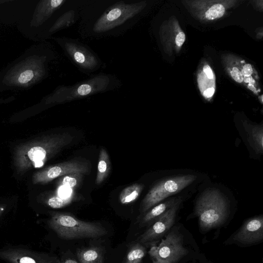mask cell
Returning <instances> with one entry per match:
<instances>
[{"label": "cell", "instance_id": "d4e9b609", "mask_svg": "<svg viewBox=\"0 0 263 263\" xmlns=\"http://www.w3.org/2000/svg\"><path fill=\"white\" fill-rule=\"evenodd\" d=\"M232 78L237 82L241 83L243 81V76L241 71L235 67H234L231 71Z\"/></svg>", "mask_w": 263, "mask_h": 263}, {"label": "cell", "instance_id": "277c9868", "mask_svg": "<svg viewBox=\"0 0 263 263\" xmlns=\"http://www.w3.org/2000/svg\"><path fill=\"white\" fill-rule=\"evenodd\" d=\"M46 57L31 55L12 67L4 76L3 82L8 86L29 87L41 80L46 72Z\"/></svg>", "mask_w": 263, "mask_h": 263}, {"label": "cell", "instance_id": "4316f807", "mask_svg": "<svg viewBox=\"0 0 263 263\" xmlns=\"http://www.w3.org/2000/svg\"><path fill=\"white\" fill-rule=\"evenodd\" d=\"M241 72L243 76H251L253 72L252 66L249 64L245 65Z\"/></svg>", "mask_w": 263, "mask_h": 263}, {"label": "cell", "instance_id": "3957f363", "mask_svg": "<svg viewBox=\"0 0 263 263\" xmlns=\"http://www.w3.org/2000/svg\"><path fill=\"white\" fill-rule=\"evenodd\" d=\"M227 203L217 190L205 192L197 202L195 212L202 229L208 230L221 224L228 214Z\"/></svg>", "mask_w": 263, "mask_h": 263}, {"label": "cell", "instance_id": "4fadbf2b", "mask_svg": "<svg viewBox=\"0 0 263 263\" xmlns=\"http://www.w3.org/2000/svg\"><path fill=\"white\" fill-rule=\"evenodd\" d=\"M263 238V217L248 220L234 237V240L243 244L259 242Z\"/></svg>", "mask_w": 263, "mask_h": 263}, {"label": "cell", "instance_id": "484cf974", "mask_svg": "<svg viewBox=\"0 0 263 263\" xmlns=\"http://www.w3.org/2000/svg\"><path fill=\"white\" fill-rule=\"evenodd\" d=\"M185 40V34L183 32H179L176 36L175 39V42L176 45L180 47L184 43Z\"/></svg>", "mask_w": 263, "mask_h": 263}, {"label": "cell", "instance_id": "8fae6325", "mask_svg": "<svg viewBox=\"0 0 263 263\" xmlns=\"http://www.w3.org/2000/svg\"><path fill=\"white\" fill-rule=\"evenodd\" d=\"M0 258L9 263H61L56 256L21 248L0 250Z\"/></svg>", "mask_w": 263, "mask_h": 263}, {"label": "cell", "instance_id": "4dcf8cb0", "mask_svg": "<svg viewBox=\"0 0 263 263\" xmlns=\"http://www.w3.org/2000/svg\"><path fill=\"white\" fill-rule=\"evenodd\" d=\"M61 263H78L73 259L67 258L61 261Z\"/></svg>", "mask_w": 263, "mask_h": 263}, {"label": "cell", "instance_id": "5b68a950", "mask_svg": "<svg viewBox=\"0 0 263 263\" xmlns=\"http://www.w3.org/2000/svg\"><path fill=\"white\" fill-rule=\"evenodd\" d=\"M110 78L105 75H99L74 86L61 87L44 99L45 104H58L81 99L93 95L109 88Z\"/></svg>", "mask_w": 263, "mask_h": 263}, {"label": "cell", "instance_id": "7a4b0ae2", "mask_svg": "<svg viewBox=\"0 0 263 263\" xmlns=\"http://www.w3.org/2000/svg\"><path fill=\"white\" fill-rule=\"evenodd\" d=\"M47 223L60 238L65 240L98 238L107 233L100 223L83 221L66 213H51Z\"/></svg>", "mask_w": 263, "mask_h": 263}, {"label": "cell", "instance_id": "e575fe53", "mask_svg": "<svg viewBox=\"0 0 263 263\" xmlns=\"http://www.w3.org/2000/svg\"><path fill=\"white\" fill-rule=\"evenodd\" d=\"M153 263H157V262L155 261H153Z\"/></svg>", "mask_w": 263, "mask_h": 263}, {"label": "cell", "instance_id": "d6986e66", "mask_svg": "<svg viewBox=\"0 0 263 263\" xmlns=\"http://www.w3.org/2000/svg\"><path fill=\"white\" fill-rule=\"evenodd\" d=\"M144 185L135 183L124 189L119 195L120 202L123 204L130 203L135 201L140 196Z\"/></svg>", "mask_w": 263, "mask_h": 263}, {"label": "cell", "instance_id": "9c48e42d", "mask_svg": "<svg viewBox=\"0 0 263 263\" xmlns=\"http://www.w3.org/2000/svg\"><path fill=\"white\" fill-rule=\"evenodd\" d=\"M90 167L87 162L80 160H71L49 166L35 172L32 177V182L33 184H45L62 176L88 174Z\"/></svg>", "mask_w": 263, "mask_h": 263}, {"label": "cell", "instance_id": "f1b7e54d", "mask_svg": "<svg viewBox=\"0 0 263 263\" xmlns=\"http://www.w3.org/2000/svg\"><path fill=\"white\" fill-rule=\"evenodd\" d=\"M215 89L214 88H209L204 91L203 95L206 98H210L213 95Z\"/></svg>", "mask_w": 263, "mask_h": 263}, {"label": "cell", "instance_id": "7402d4cb", "mask_svg": "<svg viewBox=\"0 0 263 263\" xmlns=\"http://www.w3.org/2000/svg\"><path fill=\"white\" fill-rule=\"evenodd\" d=\"M73 199V197L71 196L61 197L58 195H52L46 199V203L50 208L60 209L69 205Z\"/></svg>", "mask_w": 263, "mask_h": 263}, {"label": "cell", "instance_id": "5bb4252c", "mask_svg": "<svg viewBox=\"0 0 263 263\" xmlns=\"http://www.w3.org/2000/svg\"><path fill=\"white\" fill-rule=\"evenodd\" d=\"M65 2V0L40 1L35 7L30 26L36 27L42 25Z\"/></svg>", "mask_w": 263, "mask_h": 263}, {"label": "cell", "instance_id": "1f68e13d", "mask_svg": "<svg viewBox=\"0 0 263 263\" xmlns=\"http://www.w3.org/2000/svg\"><path fill=\"white\" fill-rule=\"evenodd\" d=\"M6 208V205L4 204H0V217L2 215L3 213L4 212Z\"/></svg>", "mask_w": 263, "mask_h": 263}, {"label": "cell", "instance_id": "6da1fadb", "mask_svg": "<svg viewBox=\"0 0 263 263\" xmlns=\"http://www.w3.org/2000/svg\"><path fill=\"white\" fill-rule=\"evenodd\" d=\"M73 137L64 133L44 135L17 145L13 153V164L16 175L43 166L62 148L69 144Z\"/></svg>", "mask_w": 263, "mask_h": 263}, {"label": "cell", "instance_id": "8992f818", "mask_svg": "<svg viewBox=\"0 0 263 263\" xmlns=\"http://www.w3.org/2000/svg\"><path fill=\"white\" fill-rule=\"evenodd\" d=\"M142 8L141 3L121 2L115 4L107 9L93 22L92 32L98 34L107 33L119 27L136 17Z\"/></svg>", "mask_w": 263, "mask_h": 263}, {"label": "cell", "instance_id": "e0dca14e", "mask_svg": "<svg viewBox=\"0 0 263 263\" xmlns=\"http://www.w3.org/2000/svg\"><path fill=\"white\" fill-rule=\"evenodd\" d=\"M110 170L109 157L106 149L101 148L99 152L97 173L95 183L101 184L108 176Z\"/></svg>", "mask_w": 263, "mask_h": 263}, {"label": "cell", "instance_id": "cb8c5ba5", "mask_svg": "<svg viewBox=\"0 0 263 263\" xmlns=\"http://www.w3.org/2000/svg\"><path fill=\"white\" fill-rule=\"evenodd\" d=\"M82 175L80 174H71L65 177L63 180L62 184L70 187H75L78 183L77 177Z\"/></svg>", "mask_w": 263, "mask_h": 263}, {"label": "cell", "instance_id": "f546056e", "mask_svg": "<svg viewBox=\"0 0 263 263\" xmlns=\"http://www.w3.org/2000/svg\"><path fill=\"white\" fill-rule=\"evenodd\" d=\"M243 81L246 83L253 85L255 83V81L253 80L251 76H243Z\"/></svg>", "mask_w": 263, "mask_h": 263}, {"label": "cell", "instance_id": "603a6c76", "mask_svg": "<svg viewBox=\"0 0 263 263\" xmlns=\"http://www.w3.org/2000/svg\"><path fill=\"white\" fill-rule=\"evenodd\" d=\"M225 8L221 4H215L211 7L205 12V17L213 20L221 17L224 13Z\"/></svg>", "mask_w": 263, "mask_h": 263}, {"label": "cell", "instance_id": "30bf717a", "mask_svg": "<svg viewBox=\"0 0 263 263\" xmlns=\"http://www.w3.org/2000/svg\"><path fill=\"white\" fill-rule=\"evenodd\" d=\"M181 200L177 198L174 204L137 239L142 245L152 243L162 237L173 226Z\"/></svg>", "mask_w": 263, "mask_h": 263}, {"label": "cell", "instance_id": "d6a6232c", "mask_svg": "<svg viewBox=\"0 0 263 263\" xmlns=\"http://www.w3.org/2000/svg\"><path fill=\"white\" fill-rule=\"evenodd\" d=\"M248 87L249 89H250L251 90H252L254 91H255L256 90V88L254 87L253 85L249 84L248 85Z\"/></svg>", "mask_w": 263, "mask_h": 263}, {"label": "cell", "instance_id": "2e32d148", "mask_svg": "<svg viewBox=\"0 0 263 263\" xmlns=\"http://www.w3.org/2000/svg\"><path fill=\"white\" fill-rule=\"evenodd\" d=\"M77 256L80 263H104V252L97 246L80 249L77 252Z\"/></svg>", "mask_w": 263, "mask_h": 263}, {"label": "cell", "instance_id": "ffe728a7", "mask_svg": "<svg viewBox=\"0 0 263 263\" xmlns=\"http://www.w3.org/2000/svg\"><path fill=\"white\" fill-rule=\"evenodd\" d=\"M249 138L253 143L254 149L257 153H262L263 128L262 126L250 127L248 130Z\"/></svg>", "mask_w": 263, "mask_h": 263}, {"label": "cell", "instance_id": "ba28073f", "mask_svg": "<svg viewBox=\"0 0 263 263\" xmlns=\"http://www.w3.org/2000/svg\"><path fill=\"white\" fill-rule=\"evenodd\" d=\"M188 253L183 245L182 237L177 231H172L158 246H153L148 251L157 263H177Z\"/></svg>", "mask_w": 263, "mask_h": 263}, {"label": "cell", "instance_id": "9a60e30c", "mask_svg": "<svg viewBox=\"0 0 263 263\" xmlns=\"http://www.w3.org/2000/svg\"><path fill=\"white\" fill-rule=\"evenodd\" d=\"M174 198L160 203L142 214L139 218L138 223L140 227L150 226L155 220L168 210L177 200Z\"/></svg>", "mask_w": 263, "mask_h": 263}, {"label": "cell", "instance_id": "52a82bcc", "mask_svg": "<svg viewBox=\"0 0 263 263\" xmlns=\"http://www.w3.org/2000/svg\"><path fill=\"white\" fill-rule=\"evenodd\" d=\"M196 179L193 175L175 176L163 179L147 193L141 203L140 212L143 214L167 197L180 192Z\"/></svg>", "mask_w": 263, "mask_h": 263}, {"label": "cell", "instance_id": "836d02e7", "mask_svg": "<svg viewBox=\"0 0 263 263\" xmlns=\"http://www.w3.org/2000/svg\"><path fill=\"white\" fill-rule=\"evenodd\" d=\"M8 2H9V1H2V0H1L0 1V4H2V3H4Z\"/></svg>", "mask_w": 263, "mask_h": 263}, {"label": "cell", "instance_id": "ac0fdd59", "mask_svg": "<svg viewBox=\"0 0 263 263\" xmlns=\"http://www.w3.org/2000/svg\"><path fill=\"white\" fill-rule=\"evenodd\" d=\"M146 253L145 246L136 241L129 248L123 263H141Z\"/></svg>", "mask_w": 263, "mask_h": 263}, {"label": "cell", "instance_id": "7c38bea8", "mask_svg": "<svg viewBox=\"0 0 263 263\" xmlns=\"http://www.w3.org/2000/svg\"><path fill=\"white\" fill-rule=\"evenodd\" d=\"M61 45L69 57L81 69L92 71L97 69L99 66L96 55L80 43L64 40Z\"/></svg>", "mask_w": 263, "mask_h": 263}, {"label": "cell", "instance_id": "83f0119b", "mask_svg": "<svg viewBox=\"0 0 263 263\" xmlns=\"http://www.w3.org/2000/svg\"><path fill=\"white\" fill-rule=\"evenodd\" d=\"M203 70L209 79H211L213 78V72L209 65L204 66L203 68Z\"/></svg>", "mask_w": 263, "mask_h": 263}, {"label": "cell", "instance_id": "44dd1931", "mask_svg": "<svg viewBox=\"0 0 263 263\" xmlns=\"http://www.w3.org/2000/svg\"><path fill=\"white\" fill-rule=\"evenodd\" d=\"M75 12L70 10L64 13L53 24L50 28L49 32L53 33L63 28L66 27L71 25L74 20Z\"/></svg>", "mask_w": 263, "mask_h": 263}]
</instances>
